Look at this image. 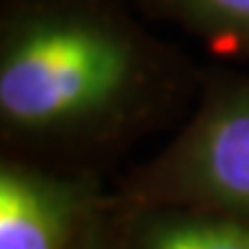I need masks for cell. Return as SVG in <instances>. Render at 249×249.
<instances>
[{
  "instance_id": "cell-2",
  "label": "cell",
  "mask_w": 249,
  "mask_h": 249,
  "mask_svg": "<svg viewBox=\"0 0 249 249\" xmlns=\"http://www.w3.org/2000/svg\"><path fill=\"white\" fill-rule=\"evenodd\" d=\"M113 196L129 208H189L249 222V74L203 71L176 136L129 171Z\"/></svg>"
},
{
  "instance_id": "cell-3",
  "label": "cell",
  "mask_w": 249,
  "mask_h": 249,
  "mask_svg": "<svg viewBox=\"0 0 249 249\" xmlns=\"http://www.w3.org/2000/svg\"><path fill=\"white\" fill-rule=\"evenodd\" d=\"M97 171H65L2 155L0 249H79L108 208Z\"/></svg>"
},
{
  "instance_id": "cell-5",
  "label": "cell",
  "mask_w": 249,
  "mask_h": 249,
  "mask_svg": "<svg viewBox=\"0 0 249 249\" xmlns=\"http://www.w3.org/2000/svg\"><path fill=\"white\" fill-rule=\"evenodd\" d=\"M148 18L171 23L210 51L249 60V0H134Z\"/></svg>"
},
{
  "instance_id": "cell-6",
  "label": "cell",
  "mask_w": 249,
  "mask_h": 249,
  "mask_svg": "<svg viewBox=\"0 0 249 249\" xmlns=\"http://www.w3.org/2000/svg\"><path fill=\"white\" fill-rule=\"evenodd\" d=\"M79 249H124L123 238H120V224H118L116 201L113 198H111L107 210L102 213V217L92 224V229L83 238Z\"/></svg>"
},
{
  "instance_id": "cell-1",
  "label": "cell",
  "mask_w": 249,
  "mask_h": 249,
  "mask_svg": "<svg viewBox=\"0 0 249 249\" xmlns=\"http://www.w3.org/2000/svg\"><path fill=\"white\" fill-rule=\"evenodd\" d=\"M201 76L124 0H2V155L97 171L194 107Z\"/></svg>"
},
{
  "instance_id": "cell-4",
  "label": "cell",
  "mask_w": 249,
  "mask_h": 249,
  "mask_svg": "<svg viewBox=\"0 0 249 249\" xmlns=\"http://www.w3.org/2000/svg\"><path fill=\"white\" fill-rule=\"evenodd\" d=\"M116 213L124 249H249V222L226 214L189 208H129L118 201Z\"/></svg>"
}]
</instances>
